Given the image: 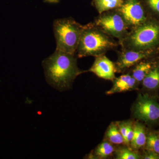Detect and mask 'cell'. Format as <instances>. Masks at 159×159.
Returning <instances> with one entry per match:
<instances>
[{
    "label": "cell",
    "instance_id": "obj_1",
    "mask_svg": "<svg viewBox=\"0 0 159 159\" xmlns=\"http://www.w3.org/2000/svg\"><path fill=\"white\" fill-rule=\"evenodd\" d=\"M46 80L57 90H66L82 72L77 66L74 54L56 50L43 61Z\"/></svg>",
    "mask_w": 159,
    "mask_h": 159
},
{
    "label": "cell",
    "instance_id": "obj_2",
    "mask_svg": "<svg viewBox=\"0 0 159 159\" xmlns=\"http://www.w3.org/2000/svg\"><path fill=\"white\" fill-rule=\"evenodd\" d=\"M83 26L71 18L58 19L53 23L56 50L74 54L79 44Z\"/></svg>",
    "mask_w": 159,
    "mask_h": 159
},
{
    "label": "cell",
    "instance_id": "obj_3",
    "mask_svg": "<svg viewBox=\"0 0 159 159\" xmlns=\"http://www.w3.org/2000/svg\"><path fill=\"white\" fill-rule=\"evenodd\" d=\"M115 43L92 25L83 26L77 48L78 57L102 55L115 46Z\"/></svg>",
    "mask_w": 159,
    "mask_h": 159
},
{
    "label": "cell",
    "instance_id": "obj_4",
    "mask_svg": "<svg viewBox=\"0 0 159 159\" xmlns=\"http://www.w3.org/2000/svg\"><path fill=\"white\" fill-rule=\"evenodd\" d=\"M129 43L137 50L151 49L159 43V24L144 23L137 27L129 38Z\"/></svg>",
    "mask_w": 159,
    "mask_h": 159
},
{
    "label": "cell",
    "instance_id": "obj_5",
    "mask_svg": "<svg viewBox=\"0 0 159 159\" xmlns=\"http://www.w3.org/2000/svg\"><path fill=\"white\" fill-rule=\"evenodd\" d=\"M134 116L142 121L152 123L159 119V103L146 95H140L134 107Z\"/></svg>",
    "mask_w": 159,
    "mask_h": 159
},
{
    "label": "cell",
    "instance_id": "obj_6",
    "mask_svg": "<svg viewBox=\"0 0 159 159\" xmlns=\"http://www.w3.org/2000/svg\"><path fill=\"white\" fill-rule=\"evenodd\" d=\"M96 24L107 33L118 38H122L127 30V23L120 14L102 16L97 20Z\"/></svg>",
    "mask_w": 159,
    "mask_h": 159
},
{
    "label": "cell",
    "instance_id": "obj_7",
    "mask_svg": "<svg viewBox=\"0 0 159 159\" xmlns=\"http://www.w3.org/2000/svg\"><path fill=\"white\" fill-rule=\"evenodd\" d=\"M119 10L128 25L138 27L146 20L144 9L139 0H125Z\"/></svg>",
    "mask_w": 159,
    "mask_h": 159
},
{
    "label": "cell",
    "instance_id": "obj_8",
    "mask_svg": "<svg viewBox=\"0 0 159 159\" xmlns=\"http://www.w3.org/2000/svg\"><path fill=\"white\" fill-rule=\"evenodd\" d=\"M89 71L97 77L107 80L115 79L116 67L114 63L104 55L97 56L93 64Z\"/></svg>",
    "mask_w": 159,
    "mask_h": 159
},
{
    "label": "cell",
    "instance_id": "obj_9",
    "mask_svg": "<svg viewBox=\"0 0 159 159\" xmlns=\"http://www.w3.org/2000/svg\"><path fill=\"white\" fill-rule=\"evenodd\" d=\"M151 49L127 51L121 54L117 62V68L124 70L132 66L140 61L148 57L152 53Z\"/></svg>",
    "mask_w": 159,
    "mask_h": 159
},
{
    "label": "cell",
    "instance_id": "obj_10",
    "mask_svg": "<svg viewBox=\"0 0 159 159\" xmlns=\"http://www.w3.org/2000/svg\"><path fill=\"white\" fill-rule=\"evenodd\" d=\"M137 81L132 76L125 74L118 77L114 81L112 87L107 92V95L122 93L134 89Z\"/></svg>",
    "mask_w": 159,
    "mask_h": 159
},
{
    "label": "cell",
    "instance_id": "obj_11",
    "mask_svg": "<svg viewBox=\"0 0 159 159\" xmlns=\"http://www.w3.org/2000/svg\"><path fill=\"white\" fill-rule=\"evenodd\" d=\"M147 136L143 125L137 123L134 127V136L130 144L134 149H139L145 146Z\"/></svg>",
    "mask_w": 159,
    "mask_h": 159
},
{
    "label": "cell",
    "instance_id": "obj_12",
    "mask_svg": "<svg viewBox=\"0 0 159 159\" xmlns=\"http://www.w3.org/2000/svg\"><path fill=\"white\" fill-rule=\"evenodd\" d=\"M124 2V0H93L95 7L100 14L105 11L120 8Z\"/></svg>",
    "mask_w": 159,
    "mask_h": 159
},
{
    "label": "cell",
    "instance_id": "obj_13",
    "mask_svg": "<svg viewBox=\"0 0 159 159\" xmlns=\"http://www.w3.org/2000/svg\"><path fill=\"white\" fill-rule=\"evenodd\" d=\"M143 85L148 90H154L159 86V66L152 69L142 80Z\"/></svg>",
    "mask_w": 159,
    "mask_h": 159
},
{
    "label": "cell",
    "instance_id": "obj_14",
    "mask_svg": "<svg viewBox=\"0 0 159 159\" xmlns=\"http://www.w3.org/2000/svg\"><path fill=\"white\" fill-rule=\"evenodd\" d=\"M152 69V66L150 63L140 62L133 70L132 77L136 80L137 82H141Z\"/></svg>",
    "mask_w": 159,
    "mask_h": 159
},
{
    "label": "cell",
    "instance_id": "obj_15",
    "mask_svg": "<svg viewBox=\"0 0 159 159\" xmlns=\"http://www.w3.org/2000/svg\"><path fill=\"white\" fill-rule=\"evenodd\" d=\"M106 138L111 143L120 145L124 143V140L119 131V127L114 123L109 126L107 131Z\"/></svg>",
    "mask_w": 159,
    "mask_h": 159
},
{
    "label": "cell",
    "instance_id": "obj_16",
    "mask_svg": "<svg viewBox=\"0 0 159 159\" xmlns=\"http://www.w3.org/2000/svg\"><path fill=\"white\" fill-rule=\"evenodd\" d=\"M114 150L113 146L109 142H103L97 146L94 154L99 158H106L110 156L114 152Z\"/></svg>",
    "mask_w": 159,
    "mask_h": 159
},
{
    "label": "cell",
    "instance_id": "obj_17",
    "mask_svg": "<svg viewBox=\"0 0 159 159\" xmlns=\"http://www.w3.org/2000/svg\"><path fill=\"white\" fill-rule=\"evenodd\" d=\"M145 147L146 150L153 152L159 155V135L154 133L148 135Z\"/></svg>",
    "mask_w": 159,
    "mask_h": 159
},
{
    "label": "cell",
    "instance_id": "obj_18",
    "mask_svg": "<svg viewBox=\"0 0 159 159\" xmlns=\"http://www.w3.org/2000/svg\"><path fill=\"white\" fill-rule=\"evenodd\" d=\"M116 159H138L140 158L139 154L127 148H121L116 151Z\"/></svg>",
    "mask_w": 159,
    "mask_h": 159
},
{
    "label": "cell",
    "instance_id": "obj_19",
    "mask_svg": "<svg viewBox=\"0 0 159 159\" xmlns=\"http://www.w3.org/2000/svg\"><path fill=\"white\" fill-rule=\"evenodd\" d=\"M134 136V128L130 123H127V130L124 142L127 145L130 144Z\"/></svg>",
    "mask_w": 159,
    "mask_h": 159
},
{
    "label": "cell",
    "instance_id": "obj_20",
    "mask_svg": "<svg viewBox=\"0 0 159 159\" xmlns=\"http://www.w3.org/2000/svg\"><path fill=\"white\" fill-rule=\"evenodd\" d=\"M147 2L151 9L159 13V0H147Z\"/></svg>",
    "mask_w": 159,
    "mask_h": 159
},
{
    "label": "cell",
    "instance_id": "obj_21",
    "mask_svg": "<svg viewBox=\"0 0 159 159\" xmlns=\"http://www.w3.org/2000/svg\"><path fill=\"white\" fill-rule=\"evenodd\" d=\"M143 158L145 159H159V155L153 152L147 150Z\"/></svg>",
    "mask_w": 159,
    "mask_h": 159
},
{
    "label": "cell",
    "instance_id": "obj_22",
    "mask_svg": "<svg viewBox=\"0 0 159 159\" xmlns=\"http://www.w3.org/2000/svg\"><path fill=\"white\" fill-rule=\"evenodd\" d=\"M119 131L122 135L124 141L126 136V130H127V123H121L118 125ZM125 143V142H124Z\"/></svg>",
    "mask_w": 159,
    "mask_h": 159
}]
</instances>
